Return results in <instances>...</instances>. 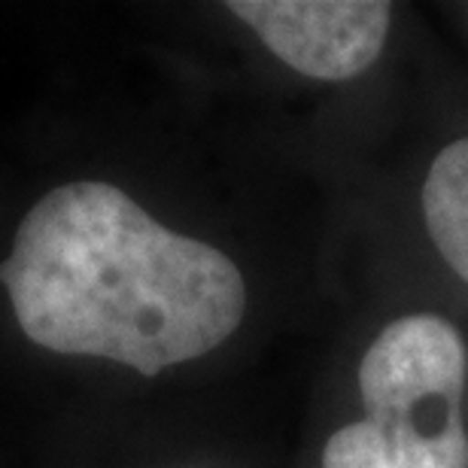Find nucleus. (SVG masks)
<instances>
[{
	"instance_id": "1",
	"label": "nucleus",
	"mask_w": 468,
	"mask_h": 468,
	"mask_svg": "<svg viewBox=\"0 0 468 468\" xmlns=\"http://www.w3.org/2000/svg\"><path fill=\"white\" fill-rule=\"evenodd\" d=\"M0 283L25 338L144 378L217 350L247 314V283L226 252L95 180L64 183L27 210Z\"/></svg>"
},
{
	"instance_id": "2",
	"label": "nucleus",
	"mask_w": 468,
	"mask_h": 468,
	"mask_svg": "<svg viewBox=\"0 0 468 468\" xmlns=\"http://www.w3.org/2000/svg\"><path fill=\"white\" fill-rule=\"evenodd\" d=\"M468 353L441 316L389 323L359 365L365 420L338 429L323 468H468Z\"/></svg>"
},
{
	"instance_id": "3",
	"label": "nucleus",
	"mask_w": 468,
	"mask_h": 468,
	"mask_svg": "<svg viewBox=\"0 0 468 468\" xmlns=\"http://www.w3.org/2000/svg\"><path fill=\"white\" fill-rule=\"evenodd\" d=\"M261 43L314 80H350L368 70L387 43L392 6L383 0H231Z\"/></svg>"
},
{
	"instance_id": "4",
	"label": "nucleus",
	"mask_w": 468,
	"mask_h": 468,
	"mask_svg": "<svg viewBox=\"0 0 468 468\" xmlns=\"http://www.w3.org/2000/svg\"><path fill=\"white\" fill-rule=\"evenodd\" d=\"M423 217L438 252L468 283V137L444 146L429 167Z\"/></svg>"
}]
</instances>
